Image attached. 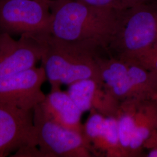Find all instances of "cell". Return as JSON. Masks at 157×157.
Here are the masks:
<instances>
[{
    "instance_id": "cell-1",
    "label": "cell",
    "mask_w": 157,
    "mask_h": 157,
    "mask_svg": "<svg viewBox=\"0 0 157 157\" xmlns=\"http://www.w3.org/2000/svg\"><path fill=\"white\" fill-rule=\"evenodd\" d=\"M50 10L51 36L108 52L122 11L97 8L78 0H54Z\"/></svg>"
},
{
    "instance_id": "cell-2",
    "label": "cell",
    "mask_w": 157,
    "mask_h": 157,
    "mask_svg": "<svg viewBox=\"0 0 157 157\" xmlns=\"http://www.w3.org/2000/svg\"><path fill=\"white\" fill-rule=\"evenodd\" d=\"M43 45L41 61L51 89L77 81L93 78L102 81L100 49L90 45L57 39L50 34L37 36Z\"/></svg>"
},
{
    "instance_id": "cell-3",
    "label": "cell",
    "mask_w": 157,
    "mask_h": 157,
    "mask_svg": "<svg viewBox=\"0 0 157 157\" xmlns=\"http://www.w3.org/2000/svg\"><path fill=\"white\" fill-rule=\"evenodd\" d=\"M157 42V0H150L121 12L108 53L136 62Z\"/></svg>"
},
{
    "instance_id": "cell-4",
    "label": "cell",
    "mask_w": 157,
    "mask_h": 157,
    "mask_svg": "<svg viewBox=\"0 0 157 157\" xmlns=\"http://www.w3.org/2000/svg\"><path fill=\"white\" fill-rule=\"evenodd\" d=\"M102 81L117 100H139L157 95V75L140 64L128 62L109 55L100 56Z\"/></svg>"
},
{
    "instance_id": "cell-5",
    "label": "cell",
    "mask_w": 157,
    "mask_h": 157,
    "mask_svg": "<svg viewBox=\"0 0 157 157\" xmlns=\"http://www.w3.org/2000/svg\"><path fill=\"white\" fill-rule=\"evenodd\" d=\"M33 123L41 157H90L97 155L83 133L67 129L47 118L36 107Z\"/></svg>"
},
{
    "instance_id": "cell-6",
    "label": "cell",
    "mask_w": 157,
    "mask_h": 157,
    "mask_svg": "<svg viewBox=\"0 0 157 157\" xmlns=\"http://www.w3.org/2000/svg\"><path fill=\"white\" fill-rule=\"evenodd\" d=\"M51 2L0 0V33L12 36L50 34Z\"/></svg>"
},
{
    "instance_id": "cell-7",
    "label": "cell",
    "mask_w": 157,
    "mask_h": 157,
    "mask_svg": "<svg viewBox=\"0 0 157 157\" xmlns=\"http://www.w3.org/2000/svg\"><path fill=\"white\" fill-rule=\"evenodd\" d=\"M46 80L41 66L0 78V102L33 111L45 98L42 86Z\"/></svg>"
},
{
    "instance_id": "cell-8",
    "label": "cell",
    "mask_w": 157,
    "mask_h": 157,
    "mask_svg": "<svg viewBox=\"0 0 157 157\" xmlns=\"http://www.w3.org/2000/svg\"><path fill=\"white\" fill-rule=\"evenodd\" d=\"M37 145L33 111H24L0 102V157Z\"/></svg>"
},
{
    "instance_id": "cell-9",
    "label": "cell",
    "mask_w": 157,
    "mask_h": 157,
    "mask_svg": "<svg viewBox=\"0 0 157 157\" xmlns=\"http://www.w3.org/2000/svg\"><path fill=\"white\" fill-rule=\"evenodd\" d=\"M43 45L37 36L24 34L19 39L0 33V78L36 67Z\"/></svg>"
},
{
    "instance_id": "cell-10",
    "label": "cell",
    "mask_w": 157,
    "mask_h": 157,
    "mask_svg": "<svg viewBox=\"0 0 157 157\" xmlns=\"http://www.w3.org/2000/svg\"><path fill=\"white\" fill-rule=\"evenodd\" d=\"M67 93L82 112L94 110L107 117H117L121 105L102 82L87 78L68 86Z\"/></svg>"
},
{
    "instance_id": "cell-11",
    "label": "cell",
    "mask_w": 157,
    "mask_h": 157,
    "mask_svg": "<svg viewBox=\"0 0 157 157\" xmlns=\"http://www.w3.org/2000/svg\"><path fill=\"white\" fill-rule=\"evenodd\" d=\"M83 134L97 155L122 157L116 117H107L94 110L83 124Z\"/></svg>"
},
{
    "instance_id": "cell-12",
    "label": "cell",
    "mask_w": 157,
    "mask_h": 157,
    "mask_svg": "<svg viewBox=\"0 0 157 157\" xmlns=\"http://www.w3.org/2000/svg\"><path fill=\"white\" fill-rule=\"evenodd\" d=\"M38 107L47 118L54 122L83 133V124L82 123L83 112L67 91H62L61 88L51 89Z\"/></svg>"
},
{
    "instance_id": "cell-13",
    "label": "cell",
    "mask_w": 157,
    "mask_h": 157,
    "mask_svg": "<svg viewBox=\"0 0 157 157\" xmlns=\"http://www.w3.org/2000/svg\"><path fill=\"white\" fill-rule=\"evenodd\" d=\"M157 100L155 98L137 101L135 116V130L130 143L129 157L143 156L144 146L156 131Z\"/></svg>"
},
{
    "instance_id": "cell-14",
    "label": "cell",
    "mask_w": 157,
    "mask_h": 157,
    "mask_svg": "<svg viewBox=\"0 0 157 157\" xmlns=\"http://www.w3.org/2000/svg\"><path fill=\"white\" fill-rule=\"evenodd\" d=\"M138 101L121 102L116 117L118 120L119 139L122 157H129L130 143L135 130V112Z\"/></svg>"
},
{
    "instance_id": "cell-15",
    "label": "cell",
    "mask_w": 157,
    "mask_h": 157,
    "mask_svg": "<svg viewBox=\"0 0 157 157\" xmlns=\"http://www.w3.org/2000/svg\"><path fill=\"white\" fill-rule=\"evenodd\" d=\"M97 8L122 11L132 6L150 0H78Z\"/></svg>"
},
{
    "instance_id": "cell-16",
    "label": "cell",
    "mask_w": 157,
    "mask_h": 157,
    "mask_svg": "<svg viewBox=\"0 0 157 157\" xmlns=\"http://www.w3.org/2000/svg\"><path fill=\"white\" fill-rule=\"evenodd\" d=\"M137 63L157 75V42Z\"/></svg>"
},
{
    "instance_id": "cell-17",
    "label": "cell",
    "mask_w": 157,
    "mask_h": 157,
    "mask_svg": "<svg viewBox=\"0 0 157 157\" xmlns=\"http://www.w3.org/2000/svg\"><path fill=\"white\" fill-rule=\"evenodd\" d=\"M156 99L157 100V96L156 97ZM157 146V127L156 129V131L155 132L154 134L149 139L146 143L145 146H144V149L145 150H148L150 148H151L154 147H155Z\"/></svg>"
},
{
    "instance_id": "cell-18",
    "label": "cell",
    "mask_w": 157,
    "mask_h": 157,
    "mask_svg": "<svg viewBox=\"0 0 157 157\" xmlns=\"http://www.w3.org/2000/svg\"><path fill=\"white\" fill-rule=\"evenodd\" d=\"M146 157H157V146L147 150Z\"/></svg>"
},
{
    "instance_id": "cell-19",
    "label": "cell",
    "mask_w": 157,
    "mask_h": 157,
    "mask_svg": "<svg viewBox=\"0 0 157 157\" xmlns=\"http://www.w3.org/2000/svg\"><path fill=\"white\" fill-rule=\"evenodd\" d=\"M45 1H50V2H51V1H54V0H45Z\"/></svg>"
}]
</instances>
